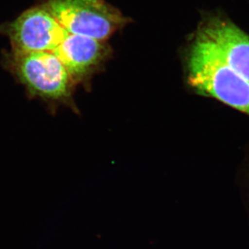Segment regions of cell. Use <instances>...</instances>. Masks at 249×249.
I'll list each match as a JSON object with an SVG mask.
<instances>
[{
  "mask_svg": "<svg viewBox=\"0 0 249 249\" xmlns=\"http://www.w3.org/2000/svg\"><path fill=\"white\" fill-rule=\"evenodd\" d=\"M17 60L20 79L34 93L53 99L68 94L70 74L53 52L19 54Z\"/></svg>",
  "mask_w": 249,
  "mask_h": 249,
  "instance_id": "obj_4",
  "label": "cell"
},
{
  "mask_svg": "<svg viewBox=\"0 0 249 249\" xmlns=\"http://www.w3.org/2000/svg\"><path fill=\"white\" fill-rule=\"evenodd\" d=\"M46 9L69 34L102 41L124 23V17L103 0H50Z\"/></svg>",
  "mask_w": 249,
  "mask_h": 249,
  "instance_id": "obj_2",
  "label": "cell"
},
{
  "mask_svg": "<svg viewBox=\"0 0 249 249\" xmlns=\"http://www.w3.org/2000/svg\"><path fill=\"white\" fill-rule=\"evenodd\" d=\"M70 75L79 77L96 66L105 54L101 41L88 36L68 34L53 51Z\"/></svg>",
  "mask_w": 249,
  "mask_h": 249,
  "instance_id": "obj_6",
  "label": "cell"
},
{
  "mask_svg": "<svg viewBox=\"0 0 249 249\" xmlns=\"http://www.w3.org/2000/svg\"><path fill=\"white\" fill-rule=\"evenodd\" d=\"M69 34L46 7L28 10L11 28V39L17 55L53 52Z\"/></svg>",
  "mask_w": 249,
  "mask_h": 249,
  "instance_id": "obj_3",
  "label": "cell"
},
{
  "mask_svg": "<svg viewBox=\"0 0 249 249\" xmlns=\"http://www.w3.org/2000/svg\"><path fill=\"white\" fill-rule=\"evenodd\" d=\"M189 83L199 92L249 115V83L199 32L189 58Z\"/></svg>",
  "mask_w": 249,
  "mask_h": 249,
  "instance_id": "obj_1",
  "label": "cell"
},
{
  "mask_svg": "<svg viewBox=\"0 0 249 249\" xmlns=\"http://www.w3.org/2000/svg\"><path fill=\"white\" fill-rule=\"evenodd\" d=\"M223 59L249 83V36L231 20L216 16L200 29Z\"/></svg>",
  "mask_w": 249,
  "mask_h": 249,
  "instance_id": "obj_5",
  "label": "cell"
}]
</instances>
